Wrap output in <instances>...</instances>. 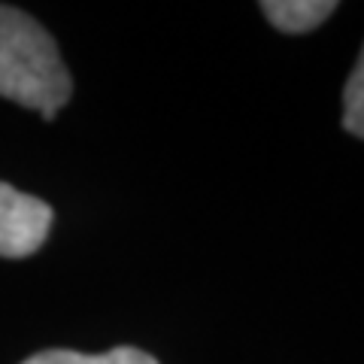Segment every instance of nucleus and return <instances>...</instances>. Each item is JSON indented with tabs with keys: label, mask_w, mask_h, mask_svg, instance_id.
<instances>
[{
	"label": "nucleus",
	"mask_w": 364,
	"mask_h": 364,
	"mask_svg": "<svg viewBox=\"0 0 364 364\" xmlns=\"http://www.w3.org/2000/svg\"><path fill=\"white\" fill-rule=\"evenodd\" d=\"M21 364H158V358L134 346H116L109 352H100V355H85V352L73 349H46Z\"/></svg>",
	"instance_id": "20e7f679"
},
{
	"label": "nucleus",
	"mask_w": 364,
	"mask_h": 364,
	"mask_svg": "<svg viewBox=\"0 0 364 364\" xmlns=\"http://www.w3.org/2000/svg\"><path fill=\"white\" fill-rule=\"evenodd\" d=\"M55 213L46 200L0 182V258H28L46 243Z\"/></svg>",
	"instance_id": "f03ea898"
},
{
	"label": "nucleus",
	"mask_w": 364,
	"mask_h": 364,
	"mask_svg": "<svg viewBox=\"0 0 364 364\" xmlns=\"http://www.w3.org/2000/svg\"><path fill=\"white\" fill-rule=\"evenodd\" d=\"M258 9L282 33H310L337 13L334 0H261Z\"/></svg>",
	"instance_id": "7ed1b4c3"
},
{
	"label": "nucleus",
	"mask_w": 364,
	"mask_h": 364,
	"mask_svg": "<svg viewBox=\"0 0 364 364\" xmlns=\"http://www.w3.org/2000/svg\"><path fill=\"white\" fill-rule=\"evenodd\" d=\"M343 128L364 140V46L343 88Z\"/></svg>",
	"instance_id": "39448f33"
},
{
	"label": "nucleus",
	"mask_w": 364,
	"mask_h": 364,
	"mask_svg": "<svg viewBox=\"0 0 364 364\" xmlns=\"http://www.w3.org/2000/svg\"><path fill=\"white\" fill-rule=\"evenodd\" d=\"M70 95L73 79L52 33L28 13L0 4V97L52 122Z\"/></svg>",
	"instance_id": "f257e3e1"
}]
</instances>
